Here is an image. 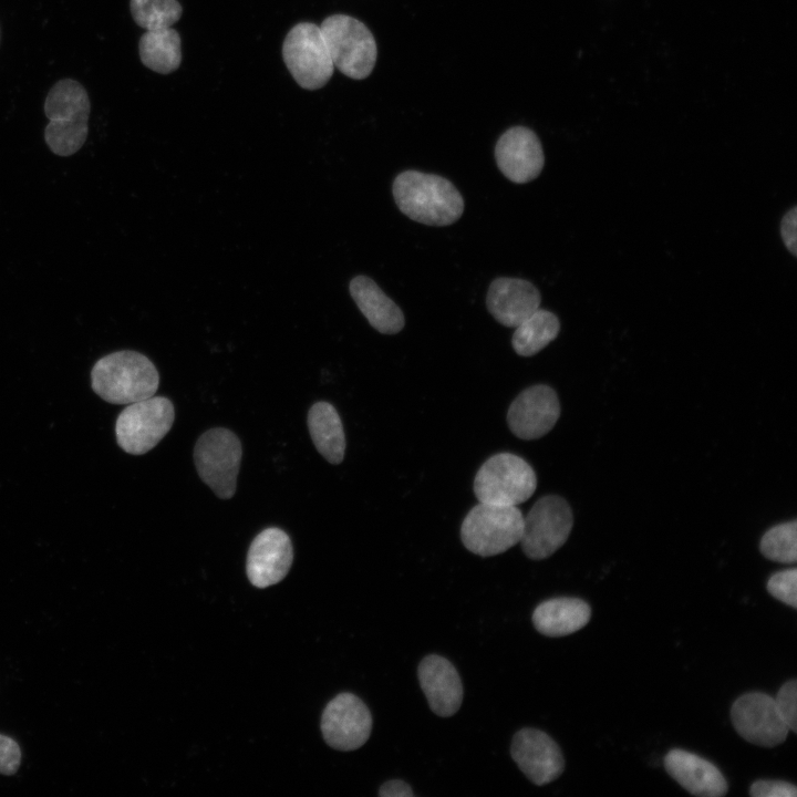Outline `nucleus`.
I'll list each match as a JSON object with an SVG mask.
<instances>
[{
    "label": "nucleus",
    "instance_id": "aec40b11",
    "mask_svg": "<svg viewBox=\"0 0 797 797\" xmlns=\"http://www.w3.org/2000/svg\"><path fill=\"white\" fill-rule=\"evenodd\" d=\"M349 290L360 311L376 331L395 334L404 328L402 310L374 280L366 276H356L350 281Z\"/></svg>",
    "mask_w": 797,
    "mask_h": 797
},
{
    "label": "nucleus",
    "instance_id": "f257e3e1",
    "mask_svg": "<svg viewBox=\"0 0 797 797\" xmlns=\"http://www.w3.org/2000/svg\"><path fill=\"white\" fill-rule=\"evenodd\" d=\"M398 209L414 221L427 226H448L464 211V199L446 178L417 170L398 174L392 186Z\"/></svg>",
    "mask_w": 797,
    "mask_h": 797
},
{
    "label": "nucleus",
    "instance_id": "1a4fd4ad",
    "mask_svg": "<svg viewBox=\"0 0 797 797\" xmlns=\"http://www.w3.org/2000/svg\"><path fill=\"white\" fill-rule=\"evenodd\" d=\"M194 459L199 477L219 498L234 496L241 459L236 434L220 427L205 432L195 445Z\"/></svg>",
    "mask_w": 797,
    "mask_h": 797
},
{
    "label": "nucleus",
    "instance_id": "0eeeda50",
    "mask_svg": "<svg viewBox=\"0 0 797 797\" xmlns=\"http://www.w3.org/2000/svg\"><path fill=\"white\" fill-rule=\"evenodd\" d=\"M282 59L297 84L309 91L323 87L334 72L320 25L299 22L287 33Z\"/></svg>",
    "mask_w": 797,
    "mask_h": 797
},
{
    "label": "nucleus",
    "instance_id": "c85d7f7f",
    "mask_svg": "<svg viewBox=\"0 0 797 797\" xmlns=\"http://www.w3.org/2000/svg\"><path fill=\"white\" fill-rule=\"evenodd\" d=\"M21 763L19 744L10 736L0 734V774L13 775Z\"/></svg>",
    "mask_w": 797,
    "mask_h": 797
},
{
    "label": "nucleus",
    "instance_id": "5701e85b",
    "mask_svg": "<svg viewBox=\"0 0 797 797\" xmlns=\"http://www.w3.org/2000/svg\"><path fill=\"white\" fill-rule=\"evenodd\" d=\"M142 63L159 74L176 71L182 62V41L179 33L169 28L146 30L138 42Z\"/></svg>",
    "mask_w": 797,
    "mask_h": 797
},
{
    "label": "nucleus",
    "instance_id": "4468645a",
    "mask_svg": "<svg viewBox=\"0 0 797 797\" xmlns=\"http://www.w3.org/2000/svg\"><path fill=\"white\" fill-rule=\"evenodd\" d=\"M560 404L556 392L548 385L538 384L524 390L510 404L507 423L510 431L521 439H536L556 425Z\"/></svg>",
    "mask_w": 797,
    "mask_h": 797
},
{
    "label": "nucleus",
    "instance_id": "b1692460",
    "mask_svg": "<svg viewBox=\"0 0 797 797\" xmlns=\"http://www.w3.org/2000/svg\"><path fill=\"white\" fill-rule=\"evenodd\" d=\"M560 331L557 315L538 308L516 327L511 338L513 349L518 355L531 356L541 351Z\"/></svg>",
    "mask_w": 797,
    "mask_h": 797
},
{
    "label": "nucleus",
    "instance_id": "f3484780",
    "mask_svg": "<svg viewBox=\"0 0 797 797\" xmlns=\"http://www.w3.org/2000/svg\"><path fill=\"white\" fill-rule=\"evenodd\" d=\"M540 302L539 290L530 281L519 278L495 279L486 297L489 313L508 328L520 324L540 307Z\"/></svg>",
    "mask_w": 797,
    "mask_h": 797
},
{
    "label": "nucleus",
    "instance_id": "20e7f679",
    "mask_svg": "<svg viewBox=\"0 0 797 797\" xmlns=\"http://www.w3.org/2000/svg\"><path fill=\"white\" fill-rule=\"evenodd\" d=\"M332 63L353 80L368 77L377 60L376 41L360 20L342 13L327 17L320 25Z\"/></svg>",
    "mask_w": 797,
    "mask_h": 797
},
{
    "label": "nucleus",
    "instance_id": "a211bd4d",
    "mask_svg": "<svg viewBox=\"0 0 797 797\" xmlns=\"http://www.w3.org/2000/svg\"><path fill=\"white\" fill-rule=\"evenodd\" d=\"M418 681L431 710L438 716L455 714L463 701V685L455 666L437 654L425 656L417 669Z\"/></svg>",
    "mask_w": 797,
    "mask_h": 797
},
{
    "label": "nucleus",
    "instance_id": "7ed1b4c3",
    "mask_svg": "<svg viewBox=\"0 0 797 797\" xmlns=\"http://www.w3.org/2000/svg\"><path fill=\"white\" fill-rule=\"evenodd\" d=\"M90 110L87 92L77 81L63 79L51 87L44 101L49 120L44 139L53 154L70 156L80 151L89 133Z\"/></svg>",
    "mask_w": 797,
    "mask_h": 797
},
{
    "label": "nucleus",
    "instance_id": "a878e982",
    "mask_svg": "<svg viewBox=\"0 0 797 797\" xmlns=\"http://www.w3.org/2000/svg\"><path fill=\"white\" fill-rule=\"evenodd\" d=\"M762 555L768 560L793 563L797 560V521L783 522L768 529L759 542Z\"/></svg>",
    "mask_w": 797,
    "mask_h": 797
},
{
    "label": "nucleus",
    "instance_id": "2eb2a0df",
    "mask_svg": "<svg viewBox=\"0 0 797 797\" xmlns=\"http://www.w3.org/2000/svg\"><path fill=\"white\" fill-rule=\"evenodd\" d=\"M498 168L509 180L525 184L541 173L545 155L534 131L526 126H513L505 131L495 146Z\"/></svg>",
    "mask_w": 797,
    "mask_h": 797
},
{
    "label": "nucleus",
    "instance_id": "c756f323",
    "mask_svg": "<svg viewBox=\"0 0 797 797\" xmlns=\"http://www.w3.org/2000/svg\"><path fill=\"white\" fill-rule=\"evenodd\" d=\"M749 795L753 797H796L794 784L783 780H757L752 784Z\"/></svg>",
    "mask_w": 797,
    "mask_h": 797
},
{
    "label": "nucleus",
    "instance_id": "4be33fe9",
    "mask_svg": "<svg viewBox=\"0 0 797 797\" xmlns=\"http://www.w3.org/2000/svg\"><path fill=\"white\" fill-rule=\"evenodd\" d=\"M308 427L317 451L331 464H340L345 452V436L337 410L328 402L313 404Z\"/></svg>",
    "mask_w": 797,
    "mask_h": 797
},
{
    "label": "nucleus",
    "instance_id": "412c9836",
    "mask_svg": "<svg viewBox=\"0 0 797 797\" xmlns=\"http://www.w3.org/2000/svg\"><path fill=\"white\" fill-rule=\"evenodd\" d=\"M590 617L591 608L586 601L562 597L538 604L532 613V623L546 636H563L582 629Z\"/></svg>",
    "mask_w": 797,
    "mask_h": 797
},
{
    "label": "nucleus",
    "instance_id": "423d86ee",
    "mask_svg": "<svg viewBox=\"0 0 797 797\" xmlns=\"http://www.w3.org/2000/svg\"><path fill=\"white\" fill-rule=\"evenodd\" d=\"M537 476L532 467L511 453L489 457L478 469L474 493L479 503L517 506L535 493Z\"/></svg>",
    "mask_w": 797,
    "mask_h": 797
},
{
    "label": "nucleus",
    "instance_id": "7c9ffc66",
    "mask_svg": "<svg viewBox=\"0 0 797 797\" xmlns=\"http://www.w3.org/2000/svg\"><path fill=\"white\" fill-rule=\"evenodd\" d=\"M796 225H797V207L794 206L788 210L780 222V236L786 248L794 255H797L796 245Z\"/></svg>",
    "mask_w": 797,
    "mask_h": 797
},
{
    "label": "nucleus",
    "instance_id": "f8f14e48",
    "mask_svg": "<svg viewBox=\"0 0 797 797\" xmlns=\"http://www.w3.org/2000/svg\"><path fill=\"white\" fill-rule=\"evenodd\" d=\"M372 716L368 706L352 693H341L325 706L321 731L329 746L339 751H353L369 739Z\"/></svg>",
    "mask_w": 797,
    "mask_h": 797
},
{
    "label": "nucleus",
    "instance_id": "bb28decb",
    "mask_svg": "<svg viewBox=\"0 0 797 797\" xmlns=\"http://www.w3.org/2000/svg\"><path fill=\"white\" fill-rule=\"evenodd\" d=\"M767 591L783 603L797 608V570L796 568L778 571L767 581Z\"/></svg>",
    "mask_w": 797,
    "mask_h": 797
},
{
    "label": "nucleus",
    "instance_id": "9d476101",
    "mask_svg": "<svg viewBox=\"0 0 797 797\" xmlns=\"http://www.w3.org/2000/svg\"><path fill=\"white\" fill-rule=\"evenodd\" d=\"M572 526V510L562 497H541L524 517L522 551L534 560L548 558L567 541Z\"/></svg>",
    "mask_w": 797,
    "mask_h": 797
},
{
    "label": "nucleus",
    "instance_id": "ddd939ff",
    "mask_svg": "<svg viewBox=\"0 0 797 797\" xmlns=\"http://www.w3.org/2000/svg\"><path fill=\"white\" fill-rule=\"evenodd\" d=\"M510 754L520 770L535 785L557 779L565 769L558 744L545 732L522 728L513 738Z\"/></svg>",
    "mask_w": 797,
    "mask_h": 797
},
{
    "label": "nucleus",
    "instance_id": "6e6552de",
    "mask_svg": "<svg viewBox=\"0 0 797 797\" xmlns=\"http://www.w3.org/2000/svg\"><path fill=\"white\" fill-rule=\"evenodd\" d=\"M174 418L173 403L166 397L153 395L131 403L115 423L117 444L128 454H145L168 433Z\"/></svg>",
    "mask_w": 797,
    "mask_h": 797
},
{
    "label": "nucleus",
    "instance_id": "39448f33",
    "mask_svg": "<svg viewBox=\"0 0 797 797\" xmlns=\"http://www.w3.org/2000/svg\"><path fill=\"white\" fill-rule=\"evenodd\" d=\"M524 516L516 506L479 503L460 526V538L467 550L490 557L505 552L520 541Z\"/></svg>",
    "mask_w": 797,
    "mask_h": 797
},
{
    "label": "nucleus",
    "instance_id": "cd10ccee",
    "mask_svg": "<svg viewBox=\"0 0 797 797\" xmlns=\"http://www.w3.org/2000/svg\"><path fill=\"white\" fill-rule=\"evenodd\" d=\"M777 710L789 731L797 732V681H787L774 698Z\"/></svg>",
    "mask_w": 797,
    "mask_h": 797
},
{
    "label": "nucleus",
    "instance_id": "6ab92c4d",
    "mask_svg": "<svg viewBox=\"0 0 797 797\" xmlns=\"http://www.w3.org/2000/svg\"><path fill=\"white\" fill-rule=\"evenodd\" d=\"M667 774L690 794L720 797L728 785L721 770L710 760L684 749H671L664 757Z\"/></svg>",
    "mask_w": 797,
    "mask_h": 797
},
{
    "label": "nucleus",
    "instance_id": "2f4dec72",
    "mask_svg": "<svg viewBox=\"0 0 797 797\" xmlns=\"http://www.w3.org/2000/svg\"><path fill=\"white\" fill-rule=\"evenodd\" d=\"M379 796L381 797H412L414 793L411 787L403 780L395 779L384 783L380 790Z\"/></svg>",
    "mask_w": 797,
    "mask_h": 797
},
{
    "label": "nucleus",
    "instance_id": "f03ea898",
    "mask_svg": "<svg viewBox=\"0 0 797 797\" xmlns=\"http://www.w3.org/2000/svg\"><path fill=\"white\" fill-rule=\"evenodd\" d=\"M93 391L112 404H131L153 396L159 375L144 354L123 350L101 358L91 371Z\"/></svg>",
    "mask_w": 797,
    "mask_h": 797
},
{
    "label": "nucleus",
    "instance_id": "dca6fc26",
    "mask_svg": "<svg viewBox=\"0 0 797 797\" xmlns=\"http://www.w3.org/2000/svg\"><path fill=\"white\" fill-rule=\"evenodd\" d=\"M293 560L289 536L279 528H267L252 540L247 555V576L257 588L281 581Z\"/></svg>",
    "mask_w": 797,
    "mask_h": 797
},
{
    "label": "nucleus",
    "instance_id": "393cba45",
    "mask_svg": "<svg viewBox=\"0 0 797 797\" xmlns=\"http://www.w3.org/2000/svg\"><path fill=\"white\" fill-rule=\"evenodd\" d=\"M130 9L134 22L145 30L169 28L183 14L178 0H131Z\"/></svg>",
    "mask_w": 797,
    "mask_h": 797
},
{
    "label": "nucleus",
    "instance_id": "9b49d317",
    "mask_svg": "<svg viewBox=\"0 0 797 797\" xmlns=\"http://www.w3.org/2000/svg\"><path fill=\"white\" fill-rule=\"evenodd\" d=\"M731 720L741 737L762 747L770 748L782 744L789 732L775 700L760 692L746 693L735 700Z\"/></svg>",
    "mask_w": 797,
    "mask_h": 797
}]
</instances>
